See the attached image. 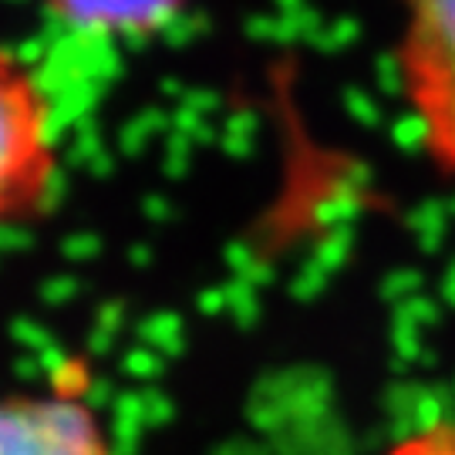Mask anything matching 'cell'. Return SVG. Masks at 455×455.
I'll use <instances>...</instances> for the list:
<instances>
[{
  "label": "cell",
  "instance_id": "obj_1",
  "mask_svg": "<svg viewBox=\"0 0 455 455\" xmlns=\"http://www.w3.org/2000/svg\"><path fill=\"white\" fill-rule=\"evenodd\" d=\"M61 189V135L48 88L0 41V229L34 223Z\"/></svg>",
  "mask_w": 455,
  "mask_h": 455
},
{
  "label": "cell",
  "instance_id": "obj_2",
  "mask_svg": "<svg viewBox=\"0 0 455 455\" xmlns=\"http://www.w3.org/2000/svg\"><path fill=\"white\" fill-rule=\"evenodd\" d=\"M395 84L422 156L455 182V0H402Z\"/></svg>",
  "mask_w": 455,
  "mask_h": 455
},
{
  "label": "cell",
  "instance_id": "obj_3",
  "mask_svg": "<svg viewBox=\"0 0 455 455\" xmlns=\"http://www.w3.org/2000/svg\"><path fill=\"white\" fill-rule=\"evenodd\" d=\"M0 455H118L84 385L0 395Z\"/></svg>",
  "mask_w": 455,
  "mask_h": 455
},
{
  "label": "cell",
  "instance_id": "obj_4",
  "mask_svg": "<svg viewBox=\"0 0 455 455\" xmlns=\"http://www.w3.org/2000/svg\"><path fill=\"white\" fill-rule=\"evenodd\" d=\"M193 0H44L61 28L105 41H146L186 14Z\"/></svg>",
  "mask_w": 455,
  "mask_h": 455
},
{
  "label": "cell",
  "instance_id": "obj_5",
  "mask_svg": "<svg viewBox=\"0 0 455 455\" xmlns=\"http://www.w3.org/2000/svg\"><path fill=\"white\" fill-rule=\"evenodd\" d=\"M385 455H455V422L439 419L395 435Z\"/></svg>",
  "mask_w": 455,
  "mask_h": 455
}]
</instances>
